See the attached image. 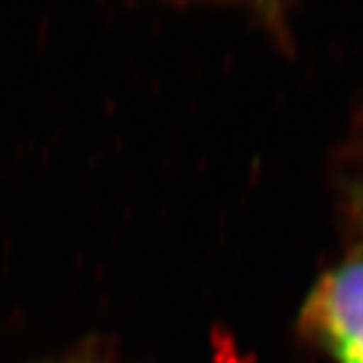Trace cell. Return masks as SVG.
Listing matches in <instances>:
<instances>
[{
    "label": "cell",
    "mask_w": 363,
    "mask_h": 363,
    "mask_svg": "<svg viewBox=\"0 0 363 363\" xmlns=\"http://www.w3.org/2000/svg\"><path fill=\"white\" fill-rule=\"evenodd\" d=\"M304 315L337 363H363V256L318 282Z\"/></svg>",
    "instance_id": "6da1fadb"
}]
</instances>
